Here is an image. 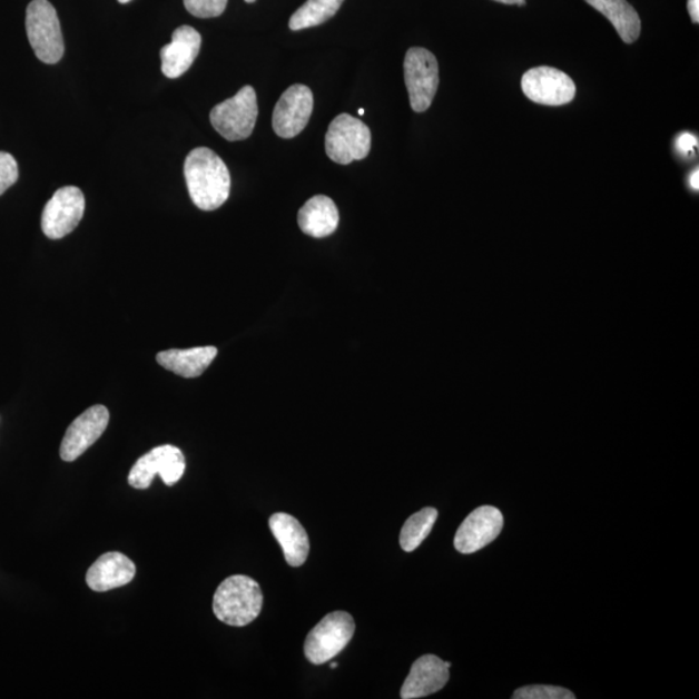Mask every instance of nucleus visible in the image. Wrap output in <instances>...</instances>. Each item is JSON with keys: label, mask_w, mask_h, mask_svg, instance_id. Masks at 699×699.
Returning a JSON list of instances; mask_svg holds the SVG:
<instances>
[{"label": "nucleus", "mask_w": 699, "mask_h": 699, "mask_svg": "<svg viewBox=\"0 0 699 699\" xmlns=\"http://www.w3.org/2000/svg\"><path fill=\"white\" fill-rule=\"evenodd\" d=\"M228 0H185L187 11L198 19L218 18L226 11Z\"/></svg>", "instance_id": "obj_24"}, {"label": "nucleus", "mask_w": 699, "mask_h": 699, "mask_svg": "<svg viewBox=\"0 0 699 699\" xmlns=\"http://www.w3.org/2000/svg\"><path fill=\"white\" fill-rule=\"evenodd\" d=\"M258 118L257 93L252 86H245L234 98L214 107L210 122L214 129L228 141L248 139Z\"/></svg>", "instance_id": "obj_4"}, {"label": "nucleus", "mask_w": 699, "mask_h": 699, "mask_svg": "<svg viewBox=\"0 0 699 699\" xmlns=\"http://www.w3.org/2000/svg\"><path fill=\"white\" fill-rule=\"evenodd\" d=\"M404 81L411 108L417 114L426 112L440 86V67L434 55L421 47H412L404 59Z\"/></svg>", "instance_id": "obj_7"}, {"label": "nucleus", "mask_w": 699, "mask_h": 699, "mask_svg": "<svg viewBox=\"0 0 699 699\" xmlns=\"http://www.w3.org/2000/svg\"><path fill=\"white\" fill-rule=\"evenodd\" d=\"M357 114H360L361 116H363V115H364V109H363V108H361L360 110H357Z\"/></svg>", "instance_id": "obj_32"}, {"label": "nucleus", "mask_w": 699, "mask_h": 699, "mask_svg": "<svg viewBox=\"0 0 699 699\" xmlns=\"http://www.w3.org/2000/svg\"><path fill=\"white\" fill-rule=\"evenodd\" d=\"M698 177H699V173H698V169H696L692 173V175H690V186H692V188L695 189L699 188Z\"/></svg>", "instance_id": "obj_28"}, {"label": "nucleus", "mask_w": 699, "mask_h": 699, "mask_svg": "<svg viewBox=\"0 0 699 699\" xmlns=\"http://www.w3.org/2000/svg\"><path fill=\"white\" fill-rule=\"evenodd\" d=\"M19 179V166L14 157L7 152H0V196L14 185Z\"/></svg>", "instance_id": "obj_25"}, {"label": "nucleus", "mask_w": 699, "mask_h": 699, "mask_svg": "<svg viewBox=\"0 0 699 699\" xmlns=\"http://www.w3.org/2000/svg\"><path fill=\"white\" fill-rule=\"evenodd\" d=\"M85 208V195L81 189L73 186L58 189L45 206L43 234L51 240H59L73 233L83 218Z\"/></svg>", "instance_id": "obj_10"}, {"label": "nucleus", "mask_w": 699, "mask_h": 699, "mask_svg": "<svg viewBox=\"0 0 699 699\" xmlns=\"http://www.w3.org/2000/svg\"><path fill=\"white\" fill-rule=\"evenodd\" d=\"M137 574V567L119 552L102 554L87 571L86 583L95 592L112 591L132 582Z\"/></svg>", "instance_id": "obj_16"}, {"label": "nucleus", "mask_w": 699, "mask_h": 699, "mask_svg": "<svg viewBox=\"0 0 699 699\" xmlns=\"http://www.w3.org/2000/svg\"><path fill=\"white\" fill-rule=\"evenodd\" d=\"M697 142L692 134L685 132L677 139V148L682 155L690 156L693 155Z\"/></svg>", "instance_id": "obj_26"}, {"label": "nucleus", "mask_w": 699, "mask_h": 699, "mask_svg": "<svg viewBox=\"0 0 699 699\" xmlns=\"http://www.w3.org/2000/svg\"><path fill=\"white\" fill-rule=\"evenodd\" d=\"M339 213L332 198L317 195L302 206L298 211V226L302 233L323 238L336 233Z\"/></svg>", "instance_id": "obj_18"}, {"label": "nucleus", "mask_w": 699, "mask_h": 699, "mask_svg": "<svg viewBox=\"0 0 699 699\" xmlns=\"http://www.w3.org/2000/svg\"><path fill=\"white\" fill-rule=\"evenodd\" d=\"M118 2L121 3V4H126V3L131 2V0H118Z\"/></svg>", "instance_id": "obj_30"}, {"label": "nucleus", "mask_w": 699, "mask_h": 699, "mask_svg": "<svg viewBox=\"0 0 699 699\" xmlns=\"http://www.w3.org/2000/svg\"><path fill=\"white\" fill-rule=\"evenodd\" d=\"M201 43L200 33L193 27L183 26L175 30L171 42L160 52L163 73L171 79L185 75L200 53Z\"/></svg>", "instance_id": "obj_15"}, {"label": "nucleus", "mask_w": 699, "mask_h": 699, "mask_svg": "<svg viewBox=\"0 0 699 699\" xmlns=\"http://www.w3.org/2000/svg\"><path fill=\"white\" fill-rule=\"evenodd\" d=\"M109 411L106 406H93L86 410L68 427L61 442L60 456L63 462H75L97 442L109 424Z\"/></svg>", "instance_id": "obj_12"}, {"label": "nucleus", "mask_w": 699, "mask_h": 699, "mask_svg": "<svg viewBox=\"0 0 699 699\" xmlns=\"http://www.w3.org/2000/svg\"><path fill=\"white\" fill-rule=\"evenodd\" d=\"M269 529L283 548L285 561L293 568L304 565L309 552L308 535L297 519L276 513L269 519Z\"/></svg>", "instance_id": "obj_17"}, {"label": "nucleus", "mask_w": 699, "mask_h": 699, "mask_svg": "<svg viewBox=\"0 0 699 699\" xmlns=\"http://www.w3.org/2000/svg\"><path fill=\"white\" fill-rule=\"evenodd\" d=\"M521 86L529 100L542 106H565L573 101L577 95L573 79L551 67L530 69L523 75Z\"/></svg>", "instance_id": "obj_9"}, {"label": "nucleus", "mask_w": 699, "mask_h": 699, "mask_svg": "<svg viewBox=\"0 0 699 699\" xmlns=\"http://www.w3.org/2000/svg\"><path fill=\"white\" fill-rule=\"evenodd\" d=\"M450 662H443L433 654L419 658L404 681L401 697L415 699L440 692L450 680Z\"/></svg>", "instance_id": "obj_14"}, {"label": "nucleus", "mask_w": 699, "mask_h": 699, "mask_svg": "<svg viewBox=\"0 0 699 699\" xmlns=\"http://www.w3.org/2000/svg\"><path fill=\"white\" fill-rule=\"evenodd\" d=\"M372 135L361 119L339 115L333 119L325 135V152L333 163L348 165L370 155Z\"/></svg>", "instance_id": "obj_5"}, {"label": "nucleus", "mask_w": 699, "mask_h": 699, "mask_svg": "<svg viewBox=\"0 0 699 699\" xmlns=\"http://www.w3.org/2000/svg\"><path fill=\"white\" fill-rule=\"evenodd\" d=\"M338 664L337 663H331V669L335 670L337 669Z\"/></svg>", "instance_id": "obj_31"}, {"label": "nucleus", "mask_w": 699, "mask_h": 699, "mask_svg": "<svg viewBox=\"0 0 699 699\" xmlns=\"http://www.w3.org/2000/svg\"><path fill=\"white\" fill-rule=\"evenodd\" d=\"M688 11L690 14V19L695 23L699 22V0H688Z\"/></svg>", "instance_id": "obj_27"}, {"label": "nucleus", "mask_w": 699, "mask_h": 699, "mask_svg": "<svg viewBox=\"0 0 699 699\" xmlns=\"http://www.w3.org/2000/svg\"><path fill=\"white\" fill-rule=\"evenodd\" d=\"M314 95L305 85H293L274 109L273 127L277 137L292 139L305 130L313 115Z\"/></svg>", "instance_id": "obj_11"}, {"label": "nucleus", "mask_w": 699, "mask_h": 699, "mask_svg": "<svg viewBox=\"0 0 699 699\" xmlns=\"http://www.w3.org/2000/svg\"><path fill=\"white\" fill-rule=\"evenodd\" d=\"M185 178L190 200L205 211L219 209L232 193V175L224 160L209 148L190 150L185 163Z\"/></svg>", "instance_id": "obj_1"}, {"label": "nucleus", "mask_w": 699, "mask_h": 699, "mask_svg": "<svg viewBox=\"0 0 699 699\" xmlns=\"http://www.w3.org/2000/svg\"><path fill=\"white\" fill-rule=\"evenodd\" d=\"M616 28L624 43L637 42L641 31L640 16L627 0H585Z\"/></svg>", "instance_id": "obj_20"}, {"label": "nucleus", "mask_w": 699, "mask_h": 699, "mask_svg": "<svg viewBox=\"0 0 699 699\" xmlns=\"http://www.w3.org/2000/svg\"><path fill=\"white\" fill-rule=\"evenodd\" d=\"M246 3H254L257 2V0H245Z\"/></svg>", "instance_id": "obj_33"}, {"label": "nucleus", "mask_w": 699, "mask_h": 699, "mask_svg": "<svg viewBox=\"0 0 699 699\" xmlns=\"http://www.w3.org/2000/svg\"><path fill=\"white\" fill-rule=\"evenodd\" d=\"M186 471V459L183 452L171 444L156 447L141 456L129 473L130 486L146 490L152 484L155 476L161 475L166 486H174Z\"/></svg>", "instance_id": "obj_8"}, {"label": "nucleus", "mask_w": 699, "mask_h": 699, "mask_svg": "<svg viewBox=\"0 0 699 699\" xmlns=\"http://www.w3.org/2000/svg\"><path fill=\"white\" fill-rule=\"evenodd\" d=\"M27 33L36 57L45 63H58L66 45L58 12L49 0H33L27 10Z\"/></svg>", "instance_id": "obj_3"}, {"label": "nucleus", "mask_w": 699, "mask_h": 699, "mask_svg": "<svg viewBox=\"0 0 699 699\" xmlns=\"http://www.w3.org/2000/svg\"><path fill=\"white\" fill-rule=\"evenodd\" d=\"M354 632V618L346 611H333L308 632L305 642L306 658L313 664L329 662L347 647Z\"/></svg>", "instance_id": "obj_6"}, {"label": "nucleus", "mask_w": 699, "mask_h": 699, "mask_svg": "<svg viewBox=\"0 0 699 699\" xmlns=\"http://www.w3.org/2000/svg\"><path fill=\"white\" fill-rule=\"evenodd\" d=\"M344 0H307V2L293 13L289 28L297 31L302 29L322 26L335 16Z\"/></svg>", "instance_id": "obj_21"}, {"label": "nucleus", "mask_w": 699, "mask_h": 699, "mask_svg": "<svg viewBox=\"0 0 699 699\" xmlns=\"http://www.w3.org/2000/svg\"><path fill=\"white\" fill-rule=\"evenodd\" d=\"M218 348L214 346L187 350L171 348L157 354V363L165 370L185 378H196L216 360Z\"/></svg>", "instance_id": "obj_19"}, {"label": "nucleus", "mask_w": 699, "mask_h": 699, "mask_svg": "<svg viewBox=\"0 0 699 699\" xmlns=\"http://www.w3.org/2000/svg\"><path fill=\"white\" fill-rule=\"evenodd\" d=\"M439 519V512L434 508H424L412 514L403 524L400 543L403 551L413 552L431 534L434 523Z\"/></svg>", "instance_id": "obj_22"}, {"label": "nucleus", "mask_w": 699, "mask_h": 699, "mask_svg": "<svg viewBox=\"0 0 699 699\" xmlns=\"http://www.w3.org/2000/svg\"><path fill=\"white\" fill-rule=\"evenodd\" d=\"M495 2L503 3V4H518V6L526 4V0H495Z\"/></svg>", "instance_id": "obj_29"}, {"label": "nucleus", "mask_w": 699, "mask_h": 699, "mask_svg": "<svg viewBox=\"0 0 699 699\" xmlns=\"http://www.w3.org/2000/svg\"><path fill=\"white\" fill-rule=\"evenodd\" d=\"M264 607V593L254 579L234 575L221 582L214 594V614L228 626L244 627L256 621Z\"/></svg>", "instance_id": "obj_2"}, {"label": "nucleus", "mask_w": 699, "mask_h": 699, "mask_svg": "<svg viewBox=\"0 0 699 699\" xmlns=\"http://www.w3.org/2000/svg\"><path fill=\"white\" fill-rule=\"evenodd\" d=\"M514 699H574L570 690L554 686H529L515 690Z\"/></svg>", "instance_id": "obj_23"}, {"label": "nucleus", "mask_w": 699, "mask_h": 699, "mask_svg": "<svg viewBox=\"0 0 699 699\" xmlns=\"http://www.w3.org/2000/svg\"><path fill=\"white\" fill-rule=\"evenodd\" d=\"M504 518L495 506L483 505L467 515L455 535L460 553L471 554L494 542L502 532Z\"/></svg>", "instance_id": "obj_13"}]
</instances>
